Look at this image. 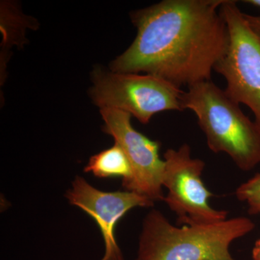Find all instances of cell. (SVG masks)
Masks as SVG:
<instances>
[{
    "label": "cell",
    "mask_w": 260,
    "mask_h": 260,
    "mask_svg": "<svg viewBox=\"0 0 260 260\" xmlns=\"http://www.w3.org/2000/svg\"><path fill=\"white\" fill-rule=\"evenodd\" d=\"M188 88L182 95L183 109L198 117L210 150L226 153L244 172L254 169L260 164V127L255 121L211 80Z\"/></svg>",
    "instance_id": "3957f363"
},
{
    "label": "cell",
    "mask_w": 260,
    "mask_h": 260,
    "mask_svg": "<svg viewBox=\"0 0 260 260\" xmlns=\"http://www.w3.org/2000/svg\"><path fill=\"white\" fill-rule=\"evenodd\" d=\"M101 114L105 124L103 130L112 136L133 167V178L123 186L124 189L147 197L154 203L164 200L162 179L165 162L159 155L160 142L150 140L137 131L132 125L129 113L103 108Z\"/></svg>",
    "instance_id": "52a82bcc"
},
{
    "label": "cell",
    "mask_w": 260,
    "mask_h": 260,
    "mask_svg": "<svg viewBox=\"0 0 260 260\" xmlns=\"http://www.w3.org/2000/svg\"><path fill=\"white\" fill-rule=\"evenodd\" d=\"M244 16L250 28L260 36V16H254L245 13H244Z\"/></svg>",
    "instance_id": "8fae6325"
},
{
    "label": "cell",
    "mask_w": 260,
    "mask_h": 260,
    "mask_svg": "<svg viewBox=\"0 0 260 260\" xmlns=\"http://www.w3.org/2000/svg\"><path fill=\"white\" fill-rule=\"evenodd\" d=\"M84 172L92 173L101 179L121 177L122 186L126 185L133 176L131 162L122 149L116 144L90 157Z\"/></svg>",
    "instance_id": "9c48e42d"
},
{
    "label": "cell",
    "mask_w": 260,
    "mask_h": 260,
    "mask_svg": "<svg viewBox=\"0 0 260 260\" xmlns=\"http://www.w3.org/2000/svg\"><path fill=\"white\" fill-rule=\"evenodd\" d=\"M93 78L90 95L97 106L129 113L142 124L164 111L184 110V91L154 75L99 71Z\"/></svg>",
    "instance_id": "5b68a950"
},
{
    "label": "cell",
    "mask_w": 260,
    "mask_h": 260,
    "mask_svg": "<svg viewBox=\"0 0 260 260\" xmlns=\"http://www.w3.org/2000/svg\"><path fill=\"white\" fill-rule=\"evenodd\" d=\"M244 3L255 6L260 9V0H246V1H244Z\"/></svg>",
    "instance_id": "4fadbf2b"
},
{
    "label": "cell",
    "mask_w": 260,
    "mask_h": 260,
    "mask_svg": "<svg viewBox=\"0 0 260 260\" xmlns=\"http://www.w3.org/2000/svg\"><path fill=\"white\" fill-rule=\"evenodd\" d=\"M220 12L229 30V44L214 70L226 80L228 95L247 106L260 127V36L250 28L237 1L225 0Z\"/></svg>",
    "instance_id": "277c9868"
},
{
    "label": "cell",
    "mask_w": 260,
    "mask_h": 260,
    "mask_svg": "<svg viewBox=\"0 0 260 260\" xmlns=\"http://www.w3.org/2000/svg\"><path fill=\"white\" fill-rule=\"evenodd\" d=\"M254 227L246 217L176 227L161 212L152 210L143 220L137 260H236L231 244Z\"/></svg>",
    "instance_id": "7a4b0ae2"
},
{
    "label": "cell",
    "mask_w": 260,
    "mask_h": 260,
    "mask_svg": "<svg viewBox=\"0 0 260 260\" xmlns=\"http://www.w3.org/2000/svg\"><path fill=\"white\" fill-rule=\"evenodd\" d=\"M164 158L162 184L168 189L164 201L177 215L178 223L213 224L226 220L227 211L214 209L208 203L213 194L202 179L205 164L191 157L189 145L168 149Z\"/></svg>",
    "instance_id": "8992f818"
},
{
    "label": "cell",
    "mask_w": 260,
    "mask_h": 260,
    "mask_svg": "<svg viewBox=\"0 0 260 260\" xmlns=\"http://www.w3.org/2000/svg\"><path fill=\"white\" fill-rule=\"evenodd\" d=\"M225 0H164L138 10V34L113 61L112 72H143L181 88L211 80L226 51L229 30L220 14Z\"/></svg>",
    "instance_id": "6da1fadb"
},
{
    "label": "cell",
    "mask_w": 260,
    "mask_h": 260,
    "mask_svg": "<svg viewBox=\"0 0 260 260\" xmlns=\"http://www.w3.org/2000/svg\"><path fill=\"white\" fill-rule=\"evenodd\" d=\"M235 194L239 201L247 204L250 215L260 214V173L241 184Z\"/></svg>",
    "instance_id": "30bf717a"
},
{
    "label": "cell",
    "mask_w": 260,
    "mask_h": 260,
    "mask_svg": "<svg viewBox=\"0 0 260 260\" xmlns=\"http://www.w3.org/2000/svg\"><path fill=\"white\" fill-rule=\"evenodd\" d=\"M252 258L254 260H260V239L256 241L253 248Z\"/></svg>",
    "instance_id": "7c38bea8"
},
{
    "label": "cell",
    "mask_w": 260,
    "mask_h": 260,
    "mask_svg": "<svg viewBox=\"0 0 260 260\" xmlns=\"http://www.w3.org/2000/svg\"><path fill=\"white\" fill-rule=\"evenodd\" d=\"M65 196L70 204L83 210L99 225L105 244L101 260H124L116 242V224L130 210L138 207L150 208L155 203L133 191L99 190L80 176L75 178Z\"/></svg>",
    "instance_id": "ba28073f"
}]
</instances>
